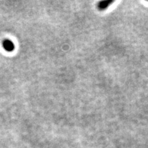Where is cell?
<instances>
[{"mask_svg":"<svg viewBox=\"0 0 148 148\" xmlns=\"http://www.w3.org/2000/svg\"><path fill=\"white\" fill-rule=\"evenodd\" d=\"M114 2V1H103L98 3V8L100 10H103L106 9L108 7L110 6V5L112 4Z\"/></svg>","mask_w":148,"mask_h":148,"instance_id":"obj_2","label":"cell"},{"mask_svg":"<svg viewBox=\"0 0 148 148\" xmlns=\"http://www.w3.org/2000/svg\"><path fill=\"white\" fill-rule=\"evenodd\" d=\"M3 46L6 51H10L14 49V43L10 40H5L3 42Z\"/></svg>","mask_w":148,"mask_h":148,"instance_id":"obj_1","label":"cell"}]
</instances>
